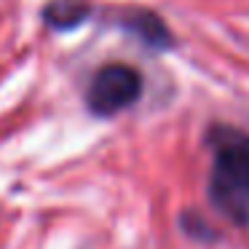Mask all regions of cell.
<instances>
[{"mask_svg":"<svg viewBox=\"0 0 249 249\" xmlns=\"http://www.w3.org/2000/svg\"><path fill=\"white\" fill-rule=\"evenodd\" d=\"M91 17L89 0H51L43 11V19L54 30H75Z\"/></svg>","mask_w":249,"mask_h":249,"instance_id":"4","label":"cell"},{"mask_svg":"<svg viewBox=\"0 0 249 249\" xmlns=\"http://www.w3.org/2000/svg\"><path fill=\"white\" fill-rule=\"evenodd\" d=\"M212 174L209 198L233 222H249V134L233 126L209 131Z\"/></svg>","mask_w":249,"mask_h":249,"instance_id":"1","label":"cell"},{"mask_svg":"<svg viewBox=\"0 0 249 249\" xmlns=\"http://www.w3.org/2000/svg\"><path fill=\"white\" fill-rule=\"evenodd\" d=\"M121 24H124V30H129L131 35H137L142 43L156 49V51L169 49V46L174 43V38H172V33H169V27L163 24V19L153 11L134 8V11H129L121 19Z\"/></svg>","mask_w":249,"mask_h":249,"instance_id":"3","label":"cell"},{"mask_svg":"<svg viewBox=\"0 0 249 249\" xmlns=\"http://www.w3.org/2000/svg\"><path fill=\"white\" fill-rule=\"evenodd\" d=\"M142 89H145V81L137 67L113 62V65L99 67L97 75L91 78L86 89V105L94 115L107 118L131 107L142 97Z\"/></svg>","mask_w":249,"mask_h":249,"instance_id":"2","label":"cell"}]
</instances>
